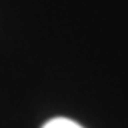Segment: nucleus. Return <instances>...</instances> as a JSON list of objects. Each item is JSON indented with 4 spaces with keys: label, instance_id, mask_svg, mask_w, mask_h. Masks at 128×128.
Wrapping results in <instances>:
<instances>
[{
    "label": "nucleus",
    "instance_id": "nucleus-1",
    "mask_svg": "<svg viewBox=\"0 0 128 128\" xmlns=\"http://www.w3.org/2000/svg\"><path fill=\"white\" fill-rule=\"evenodd\" d=\"M42 128H84V126H80L77 122L66 117H54L51 120H48Z\"/></svg>",
    "mask_w": 128,
    "mask_h": 128
}]
</instances>
